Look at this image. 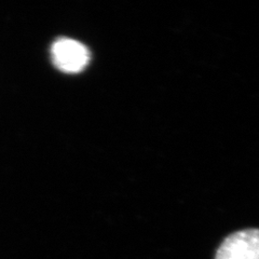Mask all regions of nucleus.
Returning a JSON list of instances; mask_svg holds the SVG:
<instances>
[{"mask_svg":"<svg viewBox=\"0 0 259 259\" xmlns=\"http://www.w3.org/2000/svg\"><path fill=\"white\" fill-rule=\"evenodd\" d=\"M51 61L55 68L65 74L83 71L91 61V52L78 40L60 37L51 46Z\"/></svg>","mask_w":259,"mask_h":259,"instance_id":"obj_1","label":"nucleus"},{"mask_svg":"<svg viewBox=\"0 0 259 259\" xmlns=\"http://www.w3.org/2000/svg\"><path fill=\"white\" fill-rule=\"evenodd\" d=\"M215 259H259V229L229 234L217 248Z\"/></svg>","mask_w":259,"mask_h":259,"instance_id":"obj_2","label":"nucleus"}]
</instances>
